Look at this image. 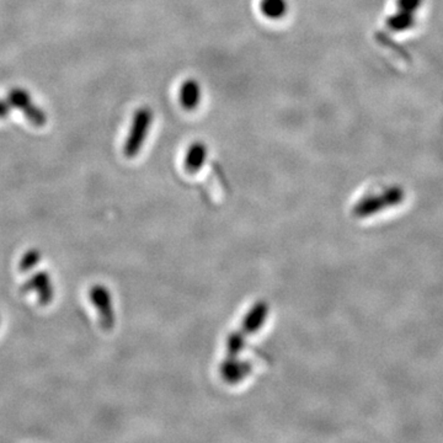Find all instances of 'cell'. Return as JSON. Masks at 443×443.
<instances>
[{
    "label": "cell",
    "instance_id": "3957f363",
    "mask_svg": "<svg viewBox=\"0 0 443 443\" xmlns=\"http://www.w3.org/2000/svg\"><path fill=\"white\" fill-rule=\"evenodd\" d=\"M6 100L12 105V109L18 110L25 117L35 126H45L47 122V115L40 106L34 103L30 92L24 88H12L9 91Z\"/></svg>",
    "mask_w": 443,
    "mask_h": 443
},
{
    "label": "cell",
    "instance_id": "5b68a950",
    "mask_svg": "<svg viewBox=\"0 0 443 443\" xmlns=\"http://www.w3.org/2000/svg\"><path fill=\"white\" fill-rule=\"evenodd\" d=\"M35 291L38 294V302L42 305H47L53 301L55 297V288L49 273L45 271L35 273L31 279H27L24 285L21 286V292Z\"/></svg>",
    "mask_w": 443,
    "mask_h": 443
},
{
    "label": "cell",
    "instance_id": "ba28073f",
    "mask_svg": "<svg viewBox=\"0 0 443 443\" xmlns=\"http://www.w3.org/2000/svg\"><path fill=\"white\" fill-rule=\"evenodd\" d=\"M259 8L262 15L270 20L285 18L290 9L287 0H260Z\"/></svg>",
    "mask_w": 443,
    "mask_h": 443
},
{
    "label": "cell",
    "instance_id": "9c48e42d",
    "mask_svg": "<svg viewBox=\"0 0 443 443\" xmlns=\"http://www.w3.org/2000/svg\"><path fill=\"white\" fill-rule=\"evenodd\" d=\"M415 23H416L415 14L403 12V10H398L387 18V26L394 32H404V31L410 30Z\"/></svg>",
    "mask_w": 443,
    "mask_h": 443
},
{
    "label": "cell",
    "instance_id": "30bf717a",
    "mask_svg": "<svg viewBox=\"0 0 443 443\" xmlns=\"http://www.w3.org/2000/svg\"><path fill=\"white\" fill-rule=\"evenodd\" d=\"M42 255L41 253L36 249H31L23 256L21 262H18V270L21 273H27L36 266L38 262H41Z\"/></svg>",
    "mask_w": 443,
    "mask_h": 443
},
{
    "label": "cell",
    "instance_id": "8992f818",
    "mask_svg": "<svg viewBox=\"0 0 443 443\" xmlns=\"http://www.w3.org/2000/svg\"><path fill=\"white\" fill-rule=\"evenodd\" d=\"M179 100L185 111L191 112L197 110L202 101V86L200 81L194 78L183 80L179 91Z\"/></svg>",
    "mask_w": 443,
    "mask_h": 443
},
{
    "label": "cell",
    "instance_id": "52a82bcc",
    "mask_svg": "<svg viewBox=\"0 0 443 443\" xmlns=\"http://www.w3.org/2000/svg\"><path fill=\"white\" fill-rule=\"evenodd\" d=\"M207 157H208V147L201 140L194 142L192 144H190L186 154H185L186 170L190 173H196V171L200 170L203 164L206 163Z\"/></svg>",
    "mask_w": 443,
    "mask_h": 443
},
{
    "label": "cell",
    "instance_id": "6da1fadb",
    "mask_svg": "<svg viewBox=\"0 0 443 443\" xmlns=\"http://www.w3.org/2000/svg\"><path fill=\"white\" fill-rule=\"evenodd\" d=\"M153 121L154 112L149 106H140V109L136 110L127 138L123 144V153L127 158H134L142 151V147L151 132Z\"/></svg>",
    "mask_w": 443,
    "mask_h": 443
},
{
    "label": "cell",
    "instance_id": "7a4b0ae2",
    "mask_svg": "<svg viewBox=\"0 0 443 443\" xmlns=\"http://www.w3.org/2000/svg\"><path fill=\"white\" fill-rule=\"evenodd\" d=\"M404 197L405 192L401 186H390L382 194L367 196L359 201L353 208V214L357 217H368L370 214L381 212L382 210L399 205Z\"/></svg>",
    "mask_w": 443,
    "mask_h": 443
},
{
    "label": "cell",
    "instance_id": "7c38bea8",
    "mask_svg": "<svg viewBox=\"0 0 443 443\" xmlns=\"http://www.w3.org/2000/svg\"><path fill=\"white\" fill-rule=\"evenodd\" d=\"M12 109V105L9 103L8 100L0 99V118H5V117H8Z\"/></svg>",
    "mask_w": 443,
    "mask_h": 443
},
{
    "label": "cell",
    "instance_id": "277c9868",
    "mask_svg": "<svg viewBox=\"0 0 443 443\" xmlns=\"http://www.w3.org/2000/svg\"><path fill=\"white\" fill-rule=\"evenodd\" d=\"M90 299L94 307L99 312L101 327L105 330H110L114 327V322H115L110 292L103 286H95L90 290Z\"/></svg>",
    "mask_w": 443,
    "mask_h": 443
},
{
    "label": "cell",
    "instance_id": "8fae6325",
    "mask_svg": "<svg viewBox=\"0 0 443 443\" xmlns=\"http://www.w3.org/2000/svg\"><path fill=\"white\" fill-rule=\"evenodd\" d=\"M421 5H422V0H396L398 10L412 12V14H416Z\"/></svg>",
    "mask_w": 443,
    "mask_h": 443
}]
</instances>
